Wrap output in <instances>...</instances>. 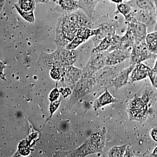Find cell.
Segmentation results:
<instances>
[{
    "label": "cell",
    "instance_id": "obj_1",
    "mask_svg": "<svg viewBox=\"0 0 157 157\" xmlns=\"http://www.w3.org/2000/svg\"><path fill=\"white\" fill-rule=\"evenodd\" d=\"M91 19L79 9L62 15L59 18L56 28L57 46L65 48L74 39L77 31L82 27L92 28L93 23Z\"/></svg>",
    "mask_w": 157,
    "mask_h": 157
},
{
    "label": "cell",
    "instance_id": "obj_2",
    "mask_svg": "<svg viewBox=\"0 0 157 157\" xmlns=\"http://www.w3.org/2000/svg\"><path fill=\"white\" fill-rule=\"evenodd\" d=\"M126 109L129 120L141 122L147 117L148 105L142 98L135 96L127 103Z\"/></svg>",
    "mask_w": 157,
    "mask_h": 157
},
{
    "label": "cell",
    "instance_id": "obj_3",
    "mask_svg": "<svg viewBox=\"0 0 157 157\" xmlns=\"http://www.w3.org/2000/svg\"><path fill=\"white\" fill-rule=\"evenodd\" d=\"M105 146V136L104 133L97 132L91 135L89 140L78 150V156L100 153L103 151Z\"/></svg>",
    "mask_w": 157,
    "mask_h": 157
},
{
    "label": "cell",
    "instance_id": "obj_4",
    "mask_svg": "<svg viewBox=\"0 0 157 157\" xmlns=\"http://www.w3.org/2000/svg\"><path fill=\"white\" fill-rule=\"evenodd\" d=\"M108 52H91L90 56L84 70L82 76H94L96 73L106 66V59Z\"/></svg>",
    "mask_w": 157,
    "mask_h": 157
},
{
    "label": "cell",
    "instance_id": "obj_5",
    "mask_svg": "<svg viewBox=\"0 0 157 157\" xmlns=\"http://www.w3.org/2000/svg\"><path fill=\"white\" fill-rule=\"evenodd\" d=\"M125 23L137 21L145 25L147 27L155 25L157 19L156 11L133 9L131 14L124 18Z\"/></svg>",
    "mask_w": 157,
    "mask_h": 157
},
{
    "label": "cell",
    "instance_id": "obj_6",
    "mask_svg": "<svg viewBox=\"0 0 157 157\" xmlns=\"http://www.w3.org/2000/svg\"><path fill=\"white\" fill-rule=\"evenodd\" d=\"M156 55L149 50L144 40L139 44L133 45L129 58V64L130 65H135L152 58Z\"/></svg>",
    "mask_w": 157,
    "mask_h": 157
},
{
    "label": "cell",
    "instance_id": "obj_7",
    "mask_svg": "<svg viewBox=\"0 0 157 157\" xmlns=\"http://www.w3.org/2000/svg\"><path fill=\"white\" fill-rule=\"evenodd\" d=\"M99 31V27L98 29H93L87 27H82L77 31L74 39L65 48L69 50H75L81 44L87 41L90 37L95 36Z\"/></svg>",
    "mask_w": 157,
    "mask_h": 157
},
{
    "label": "cell",
    "instance_id": "obj_8",
    "mask_svg": "<svg viewBox=\"0 0 157 157\" xmlns=\"http://www.w3.org/2000/svg\"><path fill=\"white\" fill-rule=\"evenodd\" d=\"M117 26V22L102 23L99 25V32L93 38L94 47L98 45L105 37L112 36L116 33Z\"/></svg>",
    "mask_w": 157,
    "mask_h": 157
},
{
    "label": "cell",
    "instance_id": "obj_9",
    "mask_svg": "<svg viewBox=\"0 0 157 157\" xmlns=\"http://www.w3.org/2000/svg\"><path fill=\"white\" fill-rule=\"evenodd\" d=\"M127 29L132 33L135 44H137L144 41L147 35V27L141 23L135 21L127 24Z\"/></svg>",
    "mask_w": 157,
    "mask_h": 157
},
{
    "label": "cell",
    "instance_id": "obj_10",
    "mask_svg": "<svg viewBox=\"0 0 157 157\" xmlns=\"http://www.w3.org/2000/svg\"><path fill=\"white\" fill-rule=\"evenodd\" d=\"M131 52L117 49L111 51L107 54L106 59V66H114L124 62L130 56Z\"/></svg>",
    "mask_w": 157,
    "mask_h": 157
},
{
    "label": "cell",
    "instance_id": "obj_11",
    "mask_svg": "<svg viewBox=\"0 0 157 157\" xmlns=\"http://www.w3.org/2000/svg\"><path fill=\"white\" fill-rule=\"evenodd\" d=\"M135 66V65H130L128 67L120 71L117 74L111 82L116 88H120L128 83L129 76Z\"/></svg>",
    "mask_w": 157,
    "mask_h": 157
},
{
    "label": "cell",
    "instance_id": "obj_12",
    "mask_svg": "<svg viewBox=\"0 0 157 157\" xmlns=\"http://www.w3.org/2000/svg\"><path fill=\"white\" fill-rule=\"evenodd\" d=\"M151 68L140 63L135 65L130 74V79L132 82L140 81L148 77Z\"/></svg>",
    "mask_w": 157,
    "mask_h": 157
},
{
    "label": "cell",
    "instance_id": "obj_13",
    "mask_svg": "<svg viewBox=\"0 0 157 157\" xmlns=\"http://www.w3.org/2000/svg\"><path fill=\"white\" fill-rule=\"evenodd\" d=\"M61 68L64 76L68 81L71 82H76L78 81L82 75V70L73 67L72 65L65 66Z\"/></svg>",
    "mask_w": 157,
    "mask_h": 157
},
{
    "label": "cell",
    "instance_id": "obj_14",
    "mask_svg": "<svg viewBox=\"0 0 157 157\" xmlns=\"http://www.w3.org/2000/svg\"><path fill=\"white\" fill-rule=\"evenodd\" d=\"M118 102H119V101L117 99L114 98L109 91L106 89L104 94H102L95 101L93 107L96 110L108 104H114Z\"/></svg>",
    "mask_w": 157,
    "mask_h": 157
},
{
    "label": "cell",
    "instance_id": "obj_15",
    "mask_svg": "<svg viewBox=\"0 0 157 157\" xmlns=\"http://www.w3.org/2000/svg\"><path fill=\"white\" fill-rule=\"evenodd\" d=\"M128 2L133 9L156 11L154 0H131Z\"/></svg>",
    "mask_w": 157,
    "mask_h": 157
},
{
    "label": "cell",
    "instance_id": "obj_16",
    "mask_svg": "<svg viewBox=\"0 0 157 157\" xmlns=\"http://www.w3.org/2000/svg\"><path fill=\"white\" fill-rule=\"evenodd\" d=\"M101 0H79L80 9L84 11L85 13L91 19L98 3Z\"/></svg>",
    "mask_w": 157,
    "mask_h": 157
},
{
    "label": "cell",
    "instance_id": "obj_17",
    "mask_svg": "<svg viewBox=\"0 0 157 157\" xmlns=\"http://www.w3.org/2000/svg\"><path fill=\"white\" fill-rule=\"evenodd\" d=\"M58 3L61 9L66 13H71L80 9L78 0H59Z\"/></svg>",
    "mask_w": 157,
    "mask_h": 157
},
{
    "label": "cell",
    "instance_id": "obj_18",
    "mask_svg": "<svg viewBox=\"0 0 157 157\" xmlns=\"http://www.w3.org/2000/svg\"><path fill=\"white\" fill-rule=\"evenodd\" d=\"M135 44L134 38L132 33L128 29L125 34L121 37V43L120 49L131 52L132 47Z\"/></svg>",
    "mask_w": 157,
    "mask_h": 157
},
{
    "label": "cell",
    "instance_id": "obj_19",
    "mask_svg": "<svg viewBox=\"0 0 157 157\" xmlns=\"http://www.w3.org/2000/svg\"><path fill=\"white\" fill-rule=\"evenodd\" d=\"M147 47L152 53L157 55V32L147 33L145 39Z\"/></svg>",
    "mask_w": 157,
    "mask_h": 157
},
{
    "label": "cell",
    "instance_id": "obj_20",
    "mask_svg": "<svg viewBox=\"0 0 157 157\" xmlns=\"http://www.w3.org/2000/svg\"><path fill=\"white\" fill-rule=\"evenodd\" d=\"M113 35L105 37L98 44V45L95 47H94L91 52H108V50L112 45Z\"/></svg>",
    "mask_w": 157,
    "mask_h": 157
},
{
    "label": "cell",
    "instance_id": "obj_21",
    "mask_svg": "<svg viewBox=\"0 0 157 157\" xmlns=\"http://www.w3.org/2000/svg\"><path fill=\"white\" fill-rule=\"evenodd\" d=\"M35 0H18L16 5L21 10L25 11H34L36 9Z\"/></svg>",
    "mask_w": 157,
    "mask_h": 157
},
{
    "label": "cell",
    "instance_id": "obj_22",
    "mask_svg": "<svg viewBox=\"0 0 157 157\" xmlns=\"http://www.w3.org/2000/svg\"><path fill=\"white\" fill-rule=\"evenodd\" d=\"M127 144L116 146L110 148L108 152V156L110 157H124L127 147Z\"/></svg>",
    "mask_w": 157,
    "mask_h": 157
},
{
    "label": "cell",
    "instance_id": "obj_23",
    "mask_svg": "<svg viewBox=\"0 0 157 157\" xmlns=\"http://www.w3.org/2000/svg\"><path fill=\"white\" fill-rule=\"evenodd\" d=\"M117 13L122 14L125 18L131 14L133 8L129 2H121L117 4Z\"/></svg>",
    "mask_w": 157,
    "mask_h": 157
},
{
    "label": "cell",
    "instance_id": "obj_24",
    "mask_svg": "<svg viewBox=\"0 0 157 157\" xmlns=\"http://www.w3.org/2000/svg\"><path fill=\"white\" fill-rule=\"evenodd\" d=\"M15 8L20 16L28 22L33 23L35 21V16L34 11H22L15 4Z\"/></svg>",
    "mask_w": 157,
    "mask_h": 157
},
{
    "label": "cell",
    "instance_id": "obj_25",
    "mask_svg": "<svg viewBox=\"0 0 157 157\" xmlns=\"http://www.w3.org/2000/svg\"><path fill=\"white\" fill-rule=\"evenodd\" d=\"M148 77L152 85L157 89V71L153 68H151L149 71Z\"/></svg>",
    "mask_w": 157,
    "mask_h": 157
},
{
    "label": "cell",
    "instance_id": "obj_26",
    "mask_svg": "<svg viewBox=\"0 0 157 157\" xmlns=\"http://www.w3.org/2000/svg\"><path fill=\"white\" fill-rule=\"evenodd\" d=\"M60 70L59 68H53L51 71V75L52 78L55 79H57L60 76Z\"/></svg>",
    "mask_w": 157,
    "mask_h": 157
},
{
    "label": "cell",
    "instance_id": "obj_27",
    "mask_svg": "<svg viewBox=\"0 0 157 157\" xmlns=\"http://www.w3.org/2000/svg\"><path fill=\"white\" fill-rule=\"evenodd\" d=\"M150 135L152 138L157 143V127H155L151 129Z\"/></svg>",
    "mask_w": 157,
    "mask_h": 157
},
{
    "label": "cell",
    "instance_id": "obj_28",
    "mask_svg": "<svg viewBox=\"0 0 157 157\" xmlns=\"http://www.w3.org/2000/svg\"><path fill=\"white\" fill-rule=\"evenodd\" d=\"M134 156L132 154L131 152L130 151V149L129 148L128 146L125 152L124 155V157H132Z\"/></svg>",
    "mask_w": 157,
    "mask_h": 157
},
{
    "label": "cell",
    "instance_id": "obj_29",
    "mask_svg": "<svg viewBox=\"0 0 157 157\" xmlns=\"http://www.w3.org/2000/svg\"><path fill=\"white\" fill-rule=\"evenodd\" d=\"M151 155L153 157H157V146L154 149Z\"/></svg>",
    "mask_w": 157,
    "mask_h": 157
},
{
    "label": "cell",
    "instance_id": "obj_30",
    "mask_svg": "<svg viewBox=\"0 0 157 157\" xmlns=\"http://www.w3.org/2000/svg\"><path fill=\"white\" fill-rule=\"evenodd\" d=\"M36 3H45L48 2L49 0H35Z\"/></svg>",
    "mask_w": 157,
    "mask_h": 157
},
{
    "label": "cell",
    "instance_id": "obj_31",
    "mask_svg": "<svg viewBox=\"0 0 157 157\" xmlns=\"http://www.w3.org/2000/svg\"><path fill=\"white\" fill-rule=\"evenodd\" d=\"M5 0H0V11L2 9L4 3H5Z\"/></svg>",
    "mask_w": 157,
    "mask_h": 157
},
{
    "label": "cell",
    "instance_id": "obj_32",
    "mask_svg": "<svg viewBox=\"0 0 157 157\" xmlns=\"http://www.w3.org/2000/svg\"><path fill=\"white\" fill-rule=\"evenodd\" d=\"M113 2L116 3L117 4L122 2L123 0H109Z\"/></svg>",
    "mask_w": 157,
    "mask_h": 157
},
{
    "label": "cell",
    "instance_id": "obj_33",
    "mask_svg": "<svg viewBox=\"0 0 157 157\" xmlns=\"http://www.w3.org/2000/svg\"><path fill=\"white\" fill-rule=\"evenodd\" d=\"M154 2L155 8L156 12L157 14V0H154Z\"/></svg>",
    "mask_w": 157,
    "mask_h": 157
},
{
    "label": "cell",
    "instance_id": "obj_34",
    "mask_svg": "<svg viewBox=\"0 0 157 157\" xmlns=\"http://www.w3.org/2000/svg\"><path fill=\"white\" fill-rule=\"evenodd\" d=\"M153 69L157 71V58L156 61L155 63V65Z\"/></svg>",
    "mask_w": 157,
    "mask_h": 157
},
{
    "label": "cell",
    "instance_id": "obj_35",
    "mask_svg": "<svg viewBox=\"0 0 157 157\" xmlns=\"http://www.w3.org/2000/svg\"><path fill=\"white\" fill-rule=\"evenodd\" d=\"M155 31H157V14L156 21L155 24Z\"/></svg>",
    "mask_w": 157,
    "mask_h": 157
},
{
    "label": "cell",
    "instance_id": "obj_36",
    "mask_svg": "<svg viewBox=\"0 0 157 157\" xmlns=\"http://www.w3.org/2000/svg\"><path fill=\"white\" fill-rule=\"evenodd\" d=\"M54 1H55V2H58L59 1V0H54Z\"/></svg>",
    "mask_w": 157,
    "mask_h": 157
}]
</instances>
